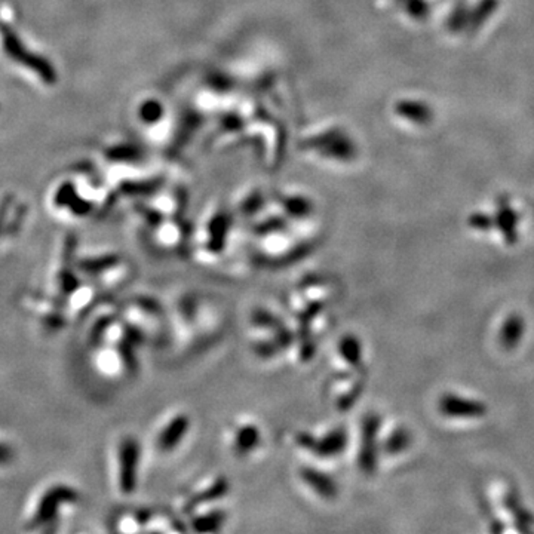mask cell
<instances>
[{"mask_svg": "<svg viewBox=\"0 0 534 534\" xmlns=\"http://www.w3.org/2000/svg\"><path fill=\"white\" fill-rule=\"evenodd\" d=\"M297 444L301 448L312 450L320 457H336L340 453H343L346 447V432L342 427H336L328 430L321 437H312L309 434H300L297 437Z\"/></svg>", "mask_w": 534, "mask_h": 534, "instance_id": "1", "label": "cell"}, {"mask_svg": "<svg viewBox=\"0 0 534 534\" xmlns=\"http://www.w3.org/2000/svg\"><path fill=\"white\" fill-rule=\"evenodd\" d=\"M120 460V488L125 493H132L137 484L139 446L132 438L125 439L119 448Z\"/></svg>", "mask_w": 534, "mask_h": 534, "instance_id": "2", "label": "cell"}, {"mask_svg": "<svg viewBox=\"0 0 534 534\" xmlns=\"http://www.w3.org/2000/svg\"><path fill=\"white\" fill-rule=\"evenodd\" d=\"M189 417L184 414H178L174 418L169 420L166 426L162 429L161 434H159L157 444L159 448L164 451H171L177 446L181 444V441L184 439L189 432Z\"/></svg>", "mask_w": 534, "mask_h": 534, "instance_id": "3", "label": "cell"}, {"mask_svg": "<svg viewBox=\"0 0 534 534\" xmlns=\"http://www.w3.org/2000/svg\"><path fill=\"white\" fill-rule=\"evenodd\" d=\"M300 478L317 496L324 498H334L337 496V485L334 480L321 471L315 468H303L300 471Z\"/></svg>", "mask_w": 534, "mask_h": 534, "instance_id": "4", "label": "cell"}, {"mask_svg": "<svg viewBox=\"0 0 534 534\" xmlns=\"http://www.w3.org/2000/svg\"><path fill=\"white\" fill-rule=\"evenodd\" d=\"M260 442V430L254 425H241L233 434V447L236 453H249Z\"/></svg>", "mask_w": 534, "mask_h": 534, "instance_id": "5", "label": "cell"}, {"mask_svg": "<svg viewBox=\"0 0 534 534\" xmlns=\"http://www.w3.org/2000/svg\"><path fill=\"white\" fill-rule=\"evenodd\" d=\"M227 490H229L227 481H224L221 478L215 480L211 485H208V488H205V490H202V492L193 496L184 508H186V510L199 508L201 505H205L208 502H212V500H217L219 497L224 496L227 493Z\"/></svg>", "mask_w": 534, "mask_h": 534, "instance_id": "6", "label": "cell"}, {"mask_svg": "<svg viewBox=\"0 0 534 534\" xmlns=\"http://www.w3.org/2000/svg\"><path fill=\"white\" fill-rule=\"evenodd\" d=\"M224 521V514L220 510H212L208 514H201L193 519L191 526L196 531H215L219 530Z\"/></svg>", "mask_w": 534, "mask_h": 534, "instance_id": "7", "label": "cell"}, {"mask_svg": "<svg viewBox=\"0 0 534 534\" xmlns=\"http://www.w3.org/2000/svg\"><path fill=\"white\" fill-rule=\"evenodd\" d=\"M338 354L343 361L350 363V366H355L361 359L358 340L354 337H343L338 343Z\"/></svg>", "mask_w": 534, "mask_h": 534, "instance_id": "8", "label": "cell"}, {"mask_svg": "<svg viewBox=\"0 0 534 534\" xmlns=\"http://www.w3.org/2000/svg\"><path fill=\"white\" fill-rule=\"evenodd\" d=\"M8 457H9V451H8V450H5L3 447H0V460L8 459Z\"/></svg>", "mask_w": 534, "mask_h": 534, "instance_id": "9", "label": "cell"}]
</instances>
